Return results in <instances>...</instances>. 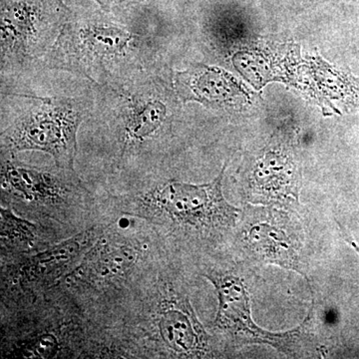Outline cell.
<instances>
[{"instance_id":"cell-4","label":"cell","mask_w":359,"mask_h":359,"mask_svg":"<svg viewBox=\"0 0 359 359\" xmlns=\"http://www.w3.org/2000/svg\"><path fill=\"white\" fill-rule=\"evenodd\" d=\"M71 14L62 0H1L2 68L50 51Z\"/></svg>"},{"instance_id":"cell-8","label":"cell","mask_w":359,"mask_h":359,"mask_svg":"<svg viewBox=\"0 0 359 359\" xmlns=\"http://www.w3.org/2000/svg\"><path fill=\"white\" fill-rule=\"evenodd\" d=\"M169 117L164 91L155 83L137 87L126 96L122 110L123 151L155 138Z\"/></svg>"},{"instance_id":"cell-2","label":"cell","mask_w":359,"mask_h":359,"mask_svg":"<svg viewBox=\"0 0 359 359\" xmlns=\"http://www.w3.org/2000/svg\"><path fill=\"white\" fill-rule=\"evenodd\" d=\"M84 113V104L76 99L39 98L2 132V149L11 154L40 151L50 155L58 168L74 171Z\"/></svg>"},{"instance_id":"cell-12","label":"cell","mask_w":359,"mask_h":359,"mask_svg":"<svg viewBox=\"0 0 359 359\" xmlns=\"http://www.w3.org/2000/svg\"><path fill=\"white\" fill-rule=\"evenodd\" d=\"M93 240V233H83L77 237L55 245L46 252L37 255L32 259V268L40 275L51 273L63 268L73 259L79 256Z\"/></svg>"},{"instance_id":"cell-9","label":"cell","mask_w":359,"mask_h":359,"mask_svg":"<svg viewBox=\"0 0 359 359\" xmlns=\"http://www.w3.org/2000/svg\"><path fill=\"white\" fill-rule=\"evenodd\" d=\"M255 204H273L299 199V178L289 156L269 152L257 163L250 180Z\"/></svg>"},{"instance_id":"cell-1","label":"cell","mask_w":359,"mask_h":359,"mask_svg":"<svg viewBox=\"0 0 359 359\" xmlns=\"http://www.w3.org/2000/svg\"><path fill=\"white\" fill-rule=\"evenodd\" d=\"M140 37L101 14H71L48 52L51 68L81 74L97 83L140 65Z\"/></svg>"},{"instance_id":"cell-10","label":"cell","mask_w":359,"mask_h":359,"mask_svg":"<svg viewBox=\"0 0 359 359\" xmlns=\"http://www.w3.org/2000/svg\"><path fill=\"white\" fill-rule=\"evenodd\" d=\"M158 327L161 337L175 353L199 355L207 351L209 337L188 299H177L164 304Z\"/></svg>"},{"instance_id":"cell-3","label":"cell","mask_w":359,"mask_h":359,"mask_svg":"<svg viewBox=\"0 0 359 359\" xmlns=\"http://www.w3.org/2000/svg\"><path fill=\"white\" fill-rule=\"evenodd\" d=\"M224 170L212 183L203 185L168 182L137 200L139 216L170 219L198 230H221L237 222L240 210L226 202L222 190Z\"/></svg>"},{"instance_id":"cell-7","label":"cell","mask_w":359,"mask_h":359,"mask_svg":"<svg viewBox=\"0 0 359 359\" xmlns=\"http://www.w3.org/2000/svg\"><path fill=\"white\" fill-rule=\"evenodd\" d=\"M58 172L28 166L22 163H2L1 185L4 190L26 201L41 205H56L68 200L76 190L75 177L69 170Z\"/></svg>"},{"instance_id":"cell-14","label":"cell","mask_w":359,"mask_h":359,"mask_svg":"<svg viewBox=\"0 0 359 359\" xmlns=\"http://www.w3.org/2000/svg\"><path fill=\"white\" fill-rule=\"evenodd\" d=\"M92 1H95L103 11L113 13V11H120L132 6L136 0H92Z\"/></svg>"},{"instance_id":"cell-5","label":"cell","mask_w":359,"mask_h":359,"mask_svg":"<svg viewBox=\"0 0 359 359\" xmlns=\"http://www.w3.org/2000/svg\"><path fill=\"white\" fill-rule=\"evenodd\" d=\"M216 287L219 299L218 313L215 325L243 344H269L292 353L302 327L285 332H269L255 323L250 313L249 292L244 282L231 273L212 271L205 276Z\"/></svg>"},{"instance_id":"cell-13","label":"cell","mask_w":359,"mask_h":359,"mask_svg":"<svg viewBox=\"0 0 359 359\" xmlns=\"http://www.w3.org/2000/svg\"><path fill=\"white\" fill-rule=\"evenodd\" d=\"M2 241L20 247H30L37 238L34 224L16 217L9 209H1Z\"/></svg>"},{"instance_id":"cell-6","label":"cell","mask_w":359,"mask_h":359,"mask_svg":"<svg viewBox=\"0 0 359 359\" xmlns=\"http://www.w3.org/2000/svg\"><path fill=\"white\" fill-rule=\"evenodd\" d=\"M243 219V240L252 256L264 263L304 275L301 236L285 212L273 207L248 205Z\"/></svg>"},{"instance_id":"cell-11","label":"cell","mask_w":359,"mask_h":359,"mask_svg":"<svg viewBox=\"0 0 359 359\" xmlns=\"http://www.w3.org/2000/svg\"><path fill=\"white\" fill-rule=\"evenodd\" d=\"M177 89L184 101H197L212 107L236 102L240 94L233 78L217 68L202 65L179 72Z\"/></svg>"}]
</instances>
